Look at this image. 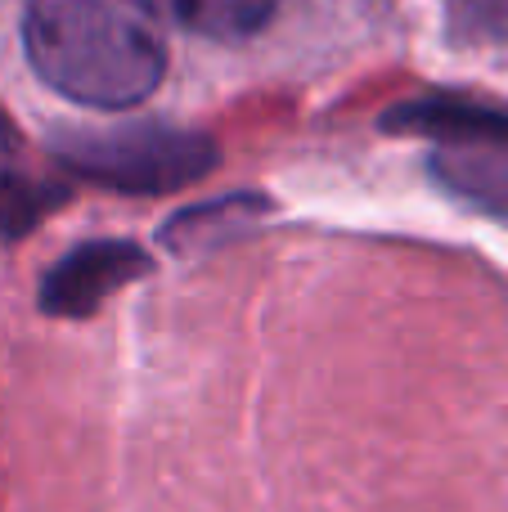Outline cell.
Listing matches in <instances>:
<instances>
[{
	"label": "cell",
	"mask_w": 508,
	"mask_h": 512,
	"mask_svg": "<svg viewBox=\"0 0 508 512\" xmlns=\"http://www.w3.org/2000/svg\"><path fill=\"white\" fill-rule=\"evenodd\" d=\"M167 18L198 36H216V41H239L266 27L279 0H153Z\"/></svg>",
	"instance_id": "5b68a950"
},
{
	"label": "cell",
	"mask_w": 508,
	"mask_h": 512,
	"mask_svg": "<svg viewBox=\"0 0 508 512\" xmlns=\"http://www.w3.org/2000/svg\"><path fill=\"white\" fill-rule=\"evenodd\" d=\"M59 162L90 185H108L122 194H171L194 185L221 162L216 144L198 131L176 126H126V131L72 135L59 144Z\"/></svg>",
	"instance_id": "7a4b0ae2"
},
{
	"label": "cell",
	"mask_w": 508,
	"mask_h": 512,
	"mask_svg": "<svg viewBox=\"0 0 508 512\" xmlns=\"http://www.w3.org/2000/svg\"><path fill=\"white\" fill-rule=\"evenodd\" d=\"M23 45L36 77L86 108L144 104L167 72V41L144 0H32Z\"/></svg>",
	"instance_id": "6da1fadb"
},
{
	"label": "cell",
	"mask_w": 508,
	"mask_h": 512,
	"mask_svg": "<svg viewBox=\"0 0 508 512\" xmlns=\"http://www.w3.org/2000/svg\"><path fill=\"white\" fill-rule=\"evenodd\" d=\"M59 203H63V189L14 176L9 185H0V234H5V239H18V234H27L50 207H59Z\"/></svg>",
	"instance_id": "8992f818"
},
{
	"label": "cell",
	"mask_w": 508,
	"mask_h": 512,
	"mask_svg": "<svg viewBox=\"0 0 508 512\" xmlns=\"http://www.w3.org/2000/svg\"><path fill=\"white\" fill-rule=\"evenodd\" d=\"M387 131L432 135V140L468 144V149H504L508 144V113H495L486 104H464V99H414L387 113Z\"/></svg>",
	"instance_id": "277c9868"
},
{
	"label": "cell",
	"mask_w": 508,
	"mask_h": 512,
	"mask_svg": "<svg viewBox=\"0 0 508 512\" xmlns=\"http://www.w3.org/2000/svg\"><path fill=\"white\" fill-rule=\"evenodd\" d=\"M149 270V256L135 243H86L68 252L41 283V310L59 319H81L99 310L117 288Z\"/></svg>",
	"instance_id": "3957f363"
},
{
	"label": "cell",
	"mask_w": 508,
	"mask_h": 512,
	"mask_svg": "<svg viewBox=\"0 0 508 512\" xmlns=\"http://www.w3.org/2000/svg\"><path fill=\"white\" fill-rule=\"evenodd\" d=\"M14 176H23V171H18V131H14V122L0 113V185H9Z\"/></svg>",
	"instance_id": "52a82bcc"
}]
</instances>
